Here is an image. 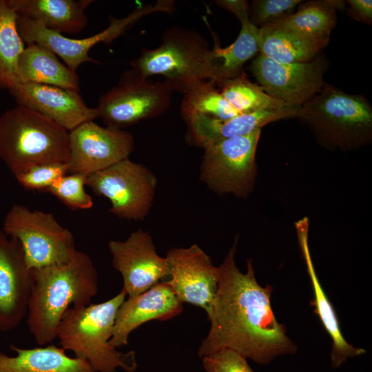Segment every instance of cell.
<instances>
[{"label": "cell", "mask_w": 372, "mask_h": 372, "mask_svg": "<svg viewBox=\"0 0 372 372\" xmlns=\"http://www.w3.org/2000/svg\"><path fill=\"white\" fill-rule=\"evenodd\" d=\"M238 236L218 267L219 280L211 327L198 350L202 358L228 349L258 364L295 353L297 346L287 336V329L273 313V287H262L256 280L252 259H247V271L236 265Z\"/></svg>", "instance_id": "6da1fadb"}, {"label": "cell", "mask_w": 372, "mask_h": 372, "mask_svg": "<svg viewBox=\"0 0 372 372\" xmlns=\"http://www.w3.org/2000/svg\"><path fill=\"white\" fill-rule=\"evenodd\" d=\"M98 290L97 269L81 251L65 263L33 269L27 324L35 342L43 346L56 338L65 311L89 304Z\"/></svg>", "instance_id": "7a4b0ae2"}, {"label": "cell", "mask_w": 372, "mask_h": 372, "mask_svg": "<svg viewBox=\"0 0 372 372\" xmlns=\"http://www.w3.org/2000/svg\"><path fill=\"white\" fill-rule=\"evenodd\" d=\"M126 296L121 289L105 302L69 308L57 330L60 347L88 362L95 372H116L118 368L134 372L135 352H120L110 344L117 311Z\"/></svg>", "instance_id": "3957f363"}, {"label": "cell", "mask_w": 372, "mask_h": 372, "mask_svg": "<svg viewBox=\"0 0 372 372\" xmlns=\"http://www.w3.org/2000/svg\"><path fill=\"white\" fill-rule=\"evenodd\" d=\"M70 132L17 105L0 116V158L17 176L39 165L68 163Z\"/></svg>", "instance_id": "277c9868"}, {"label": "cell", "mask_w": 372, "mask_h": 372, "mask_svg": "<svg viewBox=\"0 0 372 372\" xmlns=\"http://www.w3.org/2000/svg\"><path fill=\"white\" fill-rule=\"evenodd\" d=\"M296 117L308 125L319 144L330 149H355L372 140V107L368 100L327 83L298 107Z\"/></svg>", "instance_id": "5b68a950"}, {"label": "cell", "mask_w": 372, "mask_h": 372, "mask_svg": "<svg viewBox=\"0 0 372 372\" xmlns=\"http://www.w3.org/2000/svg\"><path fill=\"white\" fill-rule=\"evenodd\" d=\"M130 65L144 79L163 76L172 92L184 94L213 79L212 49L207 40L199 32L180 26L167 29L161 45L144 50Z\"/></svg>", "instance_id": "8992f818"}, {"label": "cell", "mask_w": 372, "mask_h": 372, "mask_svg": "<svg viewBox=\"0 0 372 372\" xmlns=\"http://www.w3.org/2000/svg\"><path fill=\"white\" fill-rule=\"evenodd\" d=\"M1 227L19 242L32 269L65 263L77 250L72 233L49 212L15 204L6 214Z\"/></svg>", "instance_id": "52a82bcc"}, {"label": "cell", "mask_w": 372, "mask_h": 372, "mask_svg": "<svg viewBox=\"0 0 372 372\" xmlns=\"http://www.w3.org/2000/svg\"><path fill=\"white\" fill-rule=\"evenodd\" d=\"M260 132L261 130H256L203 148L200 180L217 194L247 197L254 187L256 152Z\"/></svg>", "instance_id": "ba28073f"}, {"label": "cell", "mask_w": 372, "mask_h": 372, "mask_svg": "<svg viewBox=\"0 0 372 372\" xmlns=\"http://www.w3.org/2000/svg\"><path fill=\"white\" fill-rule=\"evenodd\" d=\"M174 1L159 0L136 7L123 18L110 17V25L104 30L84 39H72L50 30L41 24L17 15V28L24 43L45 47L61 58L72 71L83 63L96 62L89 56L90 50L97 43H110L123 34L132 25L145 15L153 12L171 13L175 10Z\"/></svg>", "instance_id": "9c48e42d"}, {"label": "cell", "mask_w": 372, "mask_h": 372, "mask_svg": "<svg viewBox=\"0 0 372 372\" xmlns=\"http://www.w3.org/2000/svg\"><path fill=\"white\" fill-rule=\"evenodd\" d=\"M157 183L149 168L127 158L89 175L85 185L110 201L111 214L121 219L142 220L152 207Z\"/></svg>", "instance_id": "30bf717a"}, {"label": "cell", "mask_w": 372, "mask_h": 372, "mask_svg": "<svg viewBox=\"0 0 372 372\" xmlns=\"http://www.w3.org/2000/svg\"><path fill=\"white\" fill-rule=\"evenodd\" d=\"M172 92L165 81H149L130 69L99 99L96 107L98 118L107 127L123 130L165 113L169 107Z\"/></svg>", "instance_id": "8fae6325"}, {"label": "cell", "mask_w": 372, "mask_h": 372, "mask_svg": "<svg viewBox=\"0 0 372 372\" xmlns=\"http://www.w3.org/2000/svg\"><path fill=\"white\" fill-rule=\"evenodd\" d=\"M327 63L316 56L304 63H280L259 54L250 70L260 86L269 96L288 106L299 107L316 94L324 84Z\"/></svg>", "instance_id": "7c38bea8"}, {"label": "cell", "mask_w": 372, "mask_h": 372, "mask_svg": "<svg viewBox=\"0 0 372 372\" xmlns=\"http://www.w3.org/2000/svg\"><path fill=\"white\" fill-rule=\"evenodd\" d=\"M69 132L68 174L88 176L129 158L134 149L130 132L102 127L94 121L83 123Z\"/></svg>", "instance_id": "4fadbf2b"}, {"label": "cell", "mask_w": 372, "mask_h": 372, "mask_svg": "<svg viewBox=\"0 0 372 372\" xmlns=\"http://www.w3.org/2000/svg\"><path fill=\"white\" fill-rule=\"evenodd\" d=\"M108 249L113 267L123 278L127 297L143 293L169 277L166 258L159 256L149 232L133 231L125 240H110Z\"/></svg>", "instance_id": "5bb4252c"}, {"label": "cell", "mask_w": 372, "mask_h": 372, "mask_svg": "<svg viewBox=\"0 0 372 372\" xmlns=\"http://www.w3.org/2000/svg\"><path fill=\"white\" fill-rule=\"evenodd\" d=\"M169 278L166 280L178 299L203 309L210 318L218 289L219 268L196 244L167 252Z\"/></svg>", "instance_id": "9a60e30c"}, {"label": "cell", "mask_w": 372, "mask_h": 372, "mask_svg": "<svg viewBox=\"0 0 372 372\" xmlns=\"http://www.w3.org/2000/svg\"><path fill=\"white\" fill-rule=\"evenodd\" d=\"M33 283L30 269L19 242L0 226V331L15 329L28 313Z\"/></svg>", "instance_id": "2e32d148"}, {"label": "cell", "mask_w": 372, "mask_h": 372, "mask_svg": "<svg viewBox=\"0 0 372 372\" xmlns=\"http://www.w3.org/2000/svg\"><path fill=\"white\" fill-rule=\"evenodd\" d=\"M17 105L47 117L68 132L98 118L79 91L37 83H18L9 90Z\"/></svg>", "instance_id": "e0dca14e"}, {"label": "cell", "mask_w": 372, "mask_h": 372, "mask_svg": "<svg viewBox=\"0 0 372 372\" xmlns=\"http://www.w3.org/2000/svg\"><path fill=\"white\" fill-rule=\"evenodd\" d=\"M183 311L178 299L167 281H161L143 293L127 297L119 307L110 344L115 348L127 345L130 334L150 320H167Z\"/></svg>", "instance_id": "ac0fdd59"}, {"label": "cell", "mask_w": 372, "mask_h": 372, "mask_svg": "<svg viewBox=\"0 0 372 372\" xmlns=\"http://www.w3.org/2000/svg\"><path fill=\"white\" fill-rule=\"evenodd\" d=\"M298 107L285 106L238 114L227 119H216L193 114L183 117L187 125V141L205 147L232 137L247 135L265 125L296 116Z\"/></svg>", "instance_id": "d6986e66"}, {"label": "cell", "mask_w": 372, "mask_h": 372, "mask_svg": "<svg viewBox=\"0 0 372 372\" xmlns=\"http://www.w3.org/2000/svg\"><path fill=\"white\" fill-rule=\"evenodd\" d=\"M296 229L299 244L313 291V298L311 304L313 306L314 313L319 317L322 324L331 339V363L333 369H338L349 358L360 356L366 353V351L348 343L342 333L336 312L320 285L311 257L308 245V219L304 218L298 221Z\"/></svg>", "instance_id": "ffe728a7"}, {"label": "cell", "mask_w": 372, "mask_h": 372, "mask_svg": "<svg viewBox=\"0 0 372 372\" xmlns=\"http://www.w3.org/2000/svg\"><path fill=\"white\" fill-rule=\"evenodd\" d=\"M18 16L61 34H76L87 24L90 0H6Z\"/></svg>", "instance_id": "44dd1931"}, {"label": "cell", "mask_w": 372, "mask_h": 372, "mask_svg": "<svg viewBox=\"0 0 372 372\" xmlns=\"http://www.w3.org/2000/svg\"><path fill=\"white\" fill-rule=\"evenodd\" d=\"M328 44L300 34L278 19L259 28L258 52L280 63L310 61Z\"/></svg>", "instance_id": "7402d4cb"}, {"label": "cell", "mask_w": 372, "mask_h": 372, "mask_svg": "<svg viewBox=\"0 0 372 372\" xmlns=\"http://www.w3.org/2000/svg\"><path fill=\"white\" fill-rule=\"evenodd\" d=\"M19 83H37L79 91V79L76 72L61 63L49 49L37 44H28L17 63Z\"/></svg>", "instance_id": "603a6c76"}, {"label": "cell", "mask_w": 372, "mask_h": 372, "mask_svg": "<svg viewBox=\"0 0 372 372\" xmlns=\"http://www.w3.org/2000/svg\"><path fill=\"white\" fill-rule=\"evenodd\" d=\"M15 356L0 351V372H95L85 360L69 357L54 344L32 349L11 345Z\"/></svg>", "instance_id": "cb8c5ba5"}, {"label": "cell", "mask_w": 372, "mask_h": 372, "mask_svg": "<svg viewBox=\"0 0 372 372\" xmlns=\"http://www.w3.org/2000/svg\"><path fill=\"white\" fill-rule=\"evenodd\" d=\"M240 23V33L233 43L225 48L215 46L212 49L211 81L215 83L242 74L244 64L258 52L259 28L253 25L249 19Z\"/></svg>", "instance_id": "d4e9b609"}, {"label": "cell", "mask_w": 372, "mask_h": 372, "mask_svg": "<svg viewBox=\"0 0 372 372\" xmlns=\"http://www.w3.org/2000/svg\"><path fill=\"white\" fill-rule=\"evenodd\" d=\"M344 8L343 1H311L302 3L295 14H288L278 20L308 37L329 43L336 23L335 12Z\"/></svg>", "instance_id": "484cf974"}, {"label": "cell", "mask_w": 372, "mask_h": 372, "mask_svg": "<svg viewBox=\"0 0 372 372\" xmlns=\"http://www.w3.org/2000/svg\"><path fill=\"white\" fill-rule=\"evenodd\" d=\"M17 28V14L0 0V87L10 90L19 83L17 63L25 48Z\"/></svg>", "instance_id": "4316f807"}, {"label": "cell", "mask_w": 372, "mask_h": 372, "mask_svg": "<svg viewBox=\"0 0 372 372\" xmlns=\"http://www.w3.org/2000/svg\"><path fill=\"white\" fill-rule=\"evenodd\" d=\"M215 84L225 99L240 114L288 106L267 94L260 85L251 83L244 73Z\"/></svg>", "instance_id": "83f0119b"}, {"label": "cell", "mask_w": 372, "mask_h": 372, "mask_svg": "<svg viewBox=\"0 0 372 372\" xmlns=\"http://www.w3.org/2000/svg\"><path fill=\"white\" fill-rule=\"evenodd\" d=\"M180 112L183 118L198 114L216 119H227L240 114L211 81L201 82L184 94Z\"/></svg>", "instance_id": "f1b7e54d"}, {"label": "cell", "mask_w": 372, "mask_h": 372, "mask_svg": "<svg viewBox=\"0 0 372 372\" xmlns=\"http://www.w3.org/2000/svg\"><path fill=\"white\" fill-rule=\"evenodd\" d=\"M86 178L81 174H67L54 180L45 192L54 196L70 209H89L94 203L85 189Z\"/></svg>", "instance_id": "f546056e"}, {"label": "cell", "mask_w": 372, "mask_h": 372, "mask_svg": "<svg viewBox=\"0 0 372 372\" xmlns=\"http://www.w3.org/2000/svg\"><path fill=\"white\" fill-rule=\"evenodd\" d=\"M67 174V163H50L35 165L14 177L27 190L45 192L54 180Z\"/></svg>", "instance_id": "4dcf8cb0"}, {"label": "cell", "mask_w": 372, "mask_h": 372, "mask_svg": "<svg viewBox=\"0 0 372 372\" xmlns=\"http://www.w3.org/2000/svg\"><path fill=\"white\" fill-rule=\"evenodd\" d=\"M301 0H256L251 3L250 21L258 28L288 14Z\"/></svg>", "instance_id": "1f68e13d"}, {"label": "cell", "mask_w": 372, "mask_h": 372, "mask_svg": "<svg viewBox=\"0 0 372 372\" xmlns=\"http://www.w3.org/2000/svg\"><path fill=\"white\" fill-rule=\"evenodd\" d=\"M201 358L207 372H255L247 358L231 349H223Z\"/></svg>", "instance_id": "d6a6232c"}, {"label": "cell", "mask_w": 372, "mask_h": 372, "mask_svg": "<svg viewBox=\"0 0 372 372\" xmlns=\"http://www.w3.org/2000/svg\"><path fill=\"white\" fill-rule=\"evenodd\" d=\"M348 14L354 19L371 24L372 21L371 0H348Z\"/></svg>", "instance_id": "836d02e7"}, {"label": "cell", "mask_w": 372, "mask_h": 372, "mask_svg": "<svg viewBox=\"0 0 372 372\" xmlns=\"http://www.w3.org/2000/svg\"><path fill=\"white\" fill-rule=\"evenodd\" d=\"M215 2L222 8L234 14L240 22L249 19V4L245 0H218Z\"/></svg>", "instance_id": "e575fe53"}]
</instances>
